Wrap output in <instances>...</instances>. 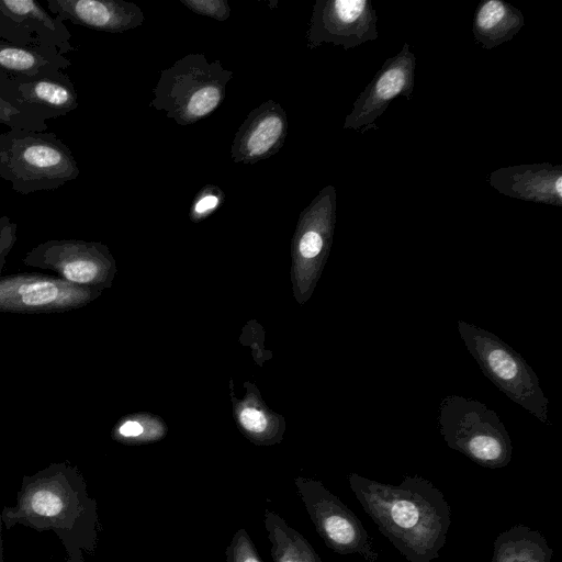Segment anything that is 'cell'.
I'll return each mask as SVG.
<instances>
[{"label": "cell", "instance_id": "1", "mask_svg": "<svg viewBox=\"0 0 562 562\" xmlns=\"http://www.w3.org/2000/svg\"><path fill=\"white\" fill-rule=\"evenodd\" d=\"M349 485L376 528L408 562L439 558L447 542L451 510L431 482L415 475L394 485L351 473Z\"/></svg>", "mask_w": 562, "mask_h": 562}, {"label": "cell", "instance_id": "2", "mask_svg": "<svg viewBox=\"0 0 562 562\" xmlns=\"http://www.w3.org/2000/svg\"><path fill=\"white\" fill-rule=\"evenodd\" d=\"M2 524L36 531H53L67 553L66 562H85L82 551L95 543L97 506L77 467L54 462L32 475H24L14 506H4Z\"/></svg>", "mask_w": 562, "mask_h": 562}, {"label": "cell", "instance_id": "3", "mask_svg": "<svg viewBox=\"0 0 562 562\" xmlns=\"http://www.w3.org/2000/svg\"><path fill=\"white\" fill-rule=\"evenodd\" d=\"M71 149L53 132H0V178L20 194L55 190L79 177Z\"/></svg>", "mask_w": 562, "mask_h": 562}, {"label": "cell", "instance_id": "4", "mask_svg": "<svg viewBox=\"0 0 562 562\" xmlns=\"http://www.w3.org/2000/svg\"><path fill=\"white\" fill-rule=\"evenodd\" d=\"M233 76L220 60L210 63L204 54H188L161 70L149 106L165 111L179 125L196 123L222 104Z\"/></svg>", "mask_w": 562, "mask_h": 562}, {"label": "cell", "instance_id": "5", "mask_svg": "<svg viewBox=\"0 0 562 562\" xmlns=\"http://www.w3.org/2000/svg\"><path fill=\"white\" fill-rule=\"evenodd\" d=\"M438 424L446 443L475 463L490 469L509 463V434L497 414L477 400L445 397L439 405Z\"/></svg>", "mask_w": 562, "mask_h": 562}, {"label": "cell", "instance_id": "6", "mask_svg": "<svg viewBox=\"0 0 562 562\" xmlns=\"http://www.w3.org/2000/svg\"><path fill=\"white\" fill-rule=\"evenodd\" d=\"M457 328L483 374L509 400L548 424V398L531 367L493 333L459 321Z\"/></svg>", "mask_w": 562, "mask_h": 562}, {"label": "cell", "instance_id": "7", "mask_svg": "<svg viewBox=\"0 0 562 562\" xmlns=\"http://www.w3.org/2000/svg\"><path fill=\"white\" fill-rule=\"evenodd\" d=\"M92 289L68 283L56 276L21 272L0 277V312L45 314L72 311L88 304Z\"/></svg>", "mask_w": 562, "mask_h": 562}, {"label": "cell", "instance_id": "8", "mask_svg": "<svg viewBox=\"0 0 562 562\" xmlns=\"http://www.w3.org/2000/svg\"><path fill=\"white\" fill-rule=\"evenodd\" d=\"M22 262L52 270L61 280L85 289L101 284L110 268L103 245L78 239H48L30 249Z\"/></svg>", "mask_w": 562, "mask_h": 562}, {"label": "cell", "instance_id": "9", "mask_svg": "<svg viewBox=\"0 0 562 562\" xmlns=\"http://www.w3.org/2000/svg\"><path fill=\"white\" fill-rule=\"evenodd\" d=\"M376 14L367 0H317L306 33L307 47L324 43L345 49L378 37Z\"/></svg>", "mask_w": 562, "mask_h": 562}, {"label": "cell", "instance_id": "10", "mask_svg": "<svg viewBox=\"0 0 562 562\" xmlns=\"http://www.w3.org/2000/svg\"><path fill=\"white\" fill-rule=\"evenodd\" d=\"M311 491L306 496L307 508L327 546L341 554L359 555L364 562H382L373 540L355 513L323 486Z\"/></svg>", "mask_w": 562, "mask_h": 562}, {"label": "cell", "instance_id": "11", "mask_svg": "<svg viewBox=\"0 0 562 562\" xmlns=\"http://www.w3.org/2000/svg\"><path fill=\"white\" fill-rule=\"evenodd\" d=\"M0 38L22 46L53 48L63 55L75 49L65 22L35 0H0Z\"/></svg>", "mask_w": 562, "mask_h": 562}, {"label": "cell", "instance_id": "12", "mask_svg": "<svg viewBox=\"0 0 562 562\" xmlns=\"http://www.w3.org/2000/svg\"><path fill=\"white\" fill-rule=\"evenodd\" d=\"M415 56L405 44L394 57L386 59L372 81L360 93L353 109L345 120L344 128L367 132L376 130L375 119L383 114L390 102L405 95L411 99L414 87Z\"/></svg>", "mask_w": 562, "mask_h": 562}, {"label": "cell", "instance_id": "13", "mask_svg": "<svg viewBox=\"0 0 562 562\" xmlns=\"http://www.w3.org/2000/svg\"><path fill=\"white\" fill-rule=\"evenodd\" d=\"M0 95L13 104L42 112L46 120L67 115L79 105L75 86L64 70L36 75L0 71Z\"/></svg>", "mask_w": 562, "mask_h": 562}, {"label": "cell", "instance_id": "14", "mask_svg": "<svg viewBox=\"0 0 562 562\" xmlns=\"http://www.w3.org/2000/svg\"><path fill=\"white\" fill-rule=\"evenodd\" d=\"M288 119L283 108L268 100L249 112L232 144L234 162L255 164L277 154L285 142Z\"/></svg>", "mask_w": 562, "mask_h": 562}, {"label": "cell", "instance_id": "15", "mask_svg": "<svg viewBox=\"0 0 562 562\" xmlns=\"http://www.w3.org/2000/svg\"><path fill=\"white\" fill-rule=\"evenodd\" d=\"M47 11L94 31L123 33L145 21L142 9L123 0H46Z\"/></svg>", "mask_w": 562, "mask_h": 562}, {"label": "cell", "instance_id": "16", "mask_svg": "<svg viewBox=\"0 0 562 562\" xmlns=\"http://www.w3.org/2000/svg\"><path fill=\"white\" fill-rule=\"evenodd\" d=\"M491 183L506 195L561 205L562 171L549 164L503 168L491 175Z\"/></svg>", "mask_w": 562, "mask_h": 562}, {"label": "cell", "instance_id": "17", "mask_svg": "<svg viewBox=\"0 0 562 562\" xmlns=\"http://www.w3.org/2000/svg\"><path fill=\"white\" fill-rule=\"evenodd\" d=\"M521 12L499 0L482 3L475 15L473 33L484 48L509 41L522 26Z\"/></svg>", "mask_w": 562, "mask_h": 562}, {"label": "cell", "instance_id": "18", "mask_svg": "<svg viewBox=\"0 0 562 562\" xmlns=\"http://www.w3.org/2000/svg\"><path fill=\"white\" fill-rule=\"evenodd\" d=\"M493 562H554L544 537L527 526H514L498 535Z\"/></svg>", "mask_w": 562, "mask_h": 562}, {"label": "cell", "instance_id": "19", "mask_svg": "<svg viewBox=\"0 0 562 562\" xmlns=\"http://www.w3.org/2000/svg\"><path fill=\"white\" fill-rule=\"evenodd\" d=\"M71 61L53 48L29 47L0 40V71L13 75H36L65 70Z\"/></svg>", "mask_w": 562, "mask_h": 562}, {"label": "cell", "instance_id": "20", "mask_svg": "<svg viewBox=\"0 0 562 562\" xmlns=\"http://www.w3.org/2000/svg\"><path fill=\"white\" fill-rule=\"evenodd\" d=\"M272 537L276 562H319L311 546L296 532L274 526Z\"/></svg>", "mask_w": 562, "mask_h": 562}, {"label": "cell", "instance_id": "21", "mask_svg": "<svg viewBox=\"0 0 562 562\" xmlns=\"http://www.w3.org/2000/svg\"><path fill=\"white\" fill-rule=\"evenodd\" d=\"M0 124L10 130L46 132L45 115L34 109L13 104L0 95Z\"/></svg>", "mask_w": 562, "mask_h": 562}, {"label": "cell", "instance_id": "22", "mask_svg": "<svg viewBox=\"0 0 562 562\" xmlns=\"http://www.w3.org/2000/svg\"><path fill=\"white\" fill-rule=\"evenodd\" d=\"M224 192L214 184L204 186L194 196L190 216L199 221L214 212L224 201Z\"/></svg>", "mask_w": 562, "mask_h": 562}, {"label": "cell", "instance_id": "23", "mask_svg": "<svg viewBox=\"0 0 562 562\" xmlns=\"http://www.w3.org/2000/svg\"><path fill=\"white\" fill-rule=\"evenodd\" d=\"M192 12L212 18L216 21H226L231 15V8L226 0H180Z\"/></svg>", "mask_w": 562, "mask_h": 562}, {"label": "cell", "instance_id": "24", "mask_svg": "<svg viewBox=\"0 0 562 562\" xmlns=\"http://www.w3.org/2000/svg\"><path fill=\"white\" fill-rule=\"evenodd\" d=\"M18 240V224L9 216L0 217V274L7 262V257L11 252Z\"/></svg>", "mask_w": 562, "mask_h": 562}, {"label": "cell", "instance_id": "25", "mask_svg": "<svg viewBox=\"0 0 562 562\" xmlns=\"http://www.w3.org/2000/svg\"><path fill=\"white\" fill-rule=\"evenodd\" d=\"M234 562H260L257 553L244 531L239 532L233 549Z\"/></svg>", "mask_w": 562, "mask_h": 562}, {"label": "cell", "instance_id": "26", "mask_svg": "<svg viewBox=\"0 0 562 562\" xmlns=\"http://www.w3.org/2000/svg\"><path fill=\"white\" fill-rule=\"evenodd\" d=\"M240 423L245 429L251 432H261L267 427L266 416L255 408H245L240 413Z\"/></svg>", "mask_w": 562, "mask_h": 562}, {"label": "cell", "instance_id": "27", "mask_svg": "<svg viewBox=\"0 0 562 562\" xmlns=\"http://www.w3.org/2000/svg\"><path fill=\"white\" fill-rule=\"evenodd\" d=\"M143 430L139 423L127 420L119 427V435L124 438L138 437L142 435Z\"/></svg>", "mask_w": 562, "mask_h": 562}, {"label": "cell", "instance_id": "28", "mask_svg": "<svg viewBox=\"0 0 562 562\" xmlns=\"http://www.w3.org/2000/svg\"><path fill=\"white\" fill-rule=\"evenodd\" d=\"M1 530H2V518H1V514H0V562L3 561V549H2Z\"/></svg>", "mask_w": 562, "mask_h": 562}]
</instances>
